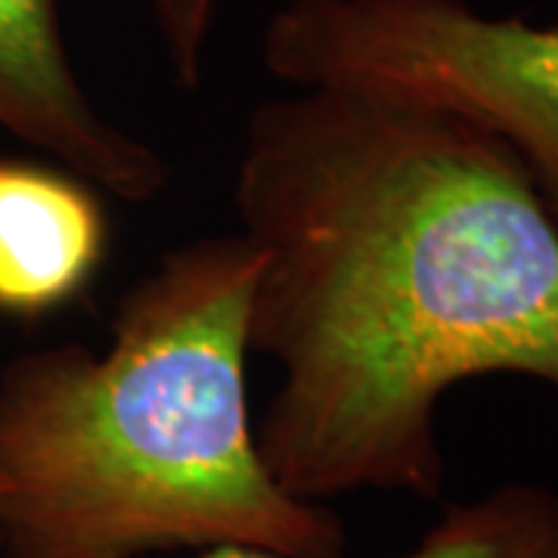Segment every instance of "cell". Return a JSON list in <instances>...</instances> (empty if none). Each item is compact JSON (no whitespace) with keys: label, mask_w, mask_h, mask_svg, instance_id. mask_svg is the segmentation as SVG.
<instances>
[{"label":"cell","mask_w":558,"mask_h":558,"mask_svg":"<svg viewBox=\"0 0 558 558\" xmlns=\"http://www.w3.org/2000/svg\"><path fill=\"white\" fill-rule=\"evenodd\" d=\"M255 277L242 233L183 242L124 292L109 348L62 341L0 366V556L341 558V521L260 459L245 395Z\"/></svg>","instance_id":"obj_2"},{"label":"cell","mask_w":558,"mask_h":558,"mask_svg":"<svg viewBox=\"0 0 558 558\" xmlns=\"http://www.w3.org/2000/svg\"><path fill=\"white\" fill-rule=\"evenodd\" d=\"M106 255L109 215L90 180L0 153V319L60 314L90 289Z\"/></svg>","instance_id":"obj_5"},{"label":"cell","mask_w":558,"mask_h":558,"mask_svg":"<svg viewBox=\"0 0 558 558\" xmlns=\"http://www.w3.org/2000/svg\"><path fill=\"white\" fill-rule=\"evenodd\" d=\"M146 7L174 78L180 87L196 90L205 75L218 0H146Z\"/></svg>","instance_id":"obj_7"},{"label":"cell","mask_w":558,"mask_h":558,"mask_svg":"<svg viewBox=\"0 0 558 558\" xmlns=\"http://www.w3.org/2000/svg\"><path fill=\"white\" fill-rule=\"evenodd\" d=\"M260 53L292 87H354L478 121L558 223V25L465 0H286Z\"/></svg>","instance_id":"obj_3"},{"label":"cell","mask_w":558,"mask_h":558,"mask_svg":"<svg viewBox=\"0 0 558 558\" xmlns=\"http://www.w3.org/2000/svg\"><path fill=\"white\" fill-rule=\"evenodd\" d=\"M258 252L255 438L292 497L435 499L438 407L478 376L558 391V223L484 124L354 87L260 102L233 178Z\"/></svg>","instance_id":"obj_1"},{"label":"cell","mask_w":558,"mask_h":558,"mask_svg":"<svg viewBox=\"0 0 558 558\" xmlns=\"http://www.w3.org/2000/svg\"><path fill=\"white\" fill-rule=\"evenodd\" d=\"M0 131L116 199H156L171 180L168 161L146 140L87 97L57 0H0Z\"/></svg>","instance_id":"obj_4"},{"label":"cell","mask_w":558,"mask_h":558,"mask_svg":"<svg viewBox=\"0 0 558 558\" xmlns=\"http://www.w3.org/2000/svg\"><path fill=\"white\" fill-rule=\"evenodd\" d=\"M196 558L295 556L255 546H218ZM398 558H558V494L537 484L497 487L487 497L447 509L416 549Z\"/></svg>","instance_id":"obj_6"}]
</instances>
